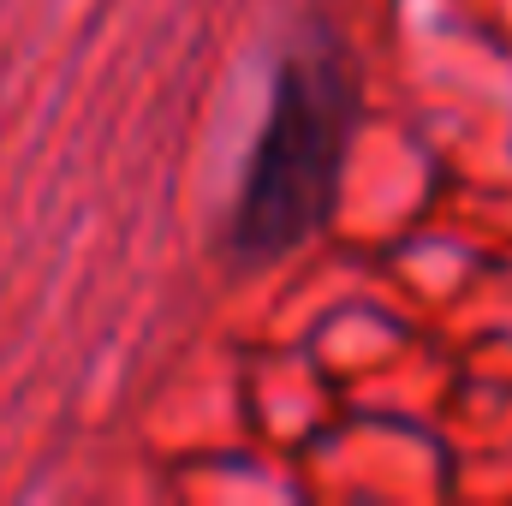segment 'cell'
Masks as SVG:
<instances>
[{
  "mask_svg": "<svg viewBox=\"0 0 512 506\" xmlns=\"http://www.w3.org/2000/svg\"><path fill=\"white\" fill-rule=\"evenodd\" d=\"M352 114L358 84L340 48L310 42L274 66L268 108L233 197V256L245 268H274L322 233L340 197Z\"/></svg>",
  "mask_w": 512,
  "mask_h": 506,
  "instance_id": "cell-1",
  "label": "cell"
}]
</instances>
